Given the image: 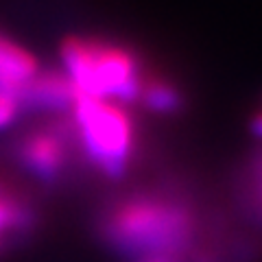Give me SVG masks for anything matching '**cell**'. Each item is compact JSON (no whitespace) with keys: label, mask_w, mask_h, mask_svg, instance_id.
Masks as SVG:
<instances>
[{"label":"cell","mask_w":262,"mask_h":262,"mask_svg":"<svg viewBox=\"0 0 262 262\" xmlns=\"http://www.w3.org/2000/svg\"><path fill=\"white\" fill-rule=\"evenodd\" d=\"M70 127L85 160L98 173L120 177L136 153V125L122 103L77 96Z\"/></svg>","instance_id":"3957f363"},{"label":"cell","mask_w":262,"mask_h":262,"mask_svg":"<svg viewBox=\"0 0 262 262\" xmlns=\"http://www.w3.org/2000/svg\"><path fill=\"white\" fill-rule=\"evenodd\" d=\"M70 140H75L70 122H57L24 138L18 155L33 175L53 182L66 170V164L70 160Z\"/></svg>","instance_id":"277c9868"},{"label":"cell","mask_w":262,"mask_h":262,"mask_svg":"<svg viewBox=\"0 0 262 262\" xmlns=\"http://www.w3.org/2000/svg\"><path fill=\"white\" fill-rule=\"evenodd\" d=\"M61 63L77 94L122 105L138 103L146 79L134 51L98 37L70 35L61 44Z\"/></svg>","instance_id":"7a4b0ae2"},{"label":"cell","mask_w":262,"mask_h":262,"mask_svg":"<svg viewBox=\"0 0 262 262\" xmlns=\"http://www.w3.org/2000/svg\"><path fill=\"white\" fill-rule=\"evenodd\" d=\"M138 103H142L146 110L155 114H175L182 110L184 94L173 81L164 77H146Z\"/></svg>","instance_id":"8992f818"},{"label":"cell","mask_w":262,"mask_h":262,"mask_svg":"<svg viewBox=\"0 0 262 262\" xmlns=\"http://www.w3.org/2000/svg\"><path fill=\"white\" fill-rule=\"evenodd\" d=\"M249 127H251V134L262 140V110L251 118V125H249Z\"/></svg>","instance_id":"52a82bcc"},{"label":"cell","mask_w":262,"mask_h":262,"mask_svg":"<svg viewBox=\"0 0 262 262\" xmlns=\"http://www.w3.org/2000/svg\"><path fill=\"white\" fill-rule=\"evenodd\" d=\"M35 227V214L18 194L0 184V245H11Z\"/></svg>","instance_id":"5b68a950"},{"label":"cell","mask_w":262,"mask_h":262,"mask_svg":"<svg viewBox=\"0 0 262 262\" xmlns=\"http://www.w3.org/2000/svg\"><path fill=\"white\" fill-rule=\"evenodd\" d=\"M142 262H173V260H160V258H155V260H142Z\"/></svg>","instance_id":"ba28073f"},{"label":"cell","mask_w":262,"mask_h":262,"mask_svg":"<svg viewBox=\"0 0 262 262\" xmlns=\"http://www.w3.org/2000/svg\"><path fill=\"white\" fill-rule=\"evenodd\" d=\"M103 241L125 256L184 262L196 245L194 212L168 194L138 192L112 206L101 221Z\"/></svg>","instance_id":"6da1fadb"}]
</instances>
